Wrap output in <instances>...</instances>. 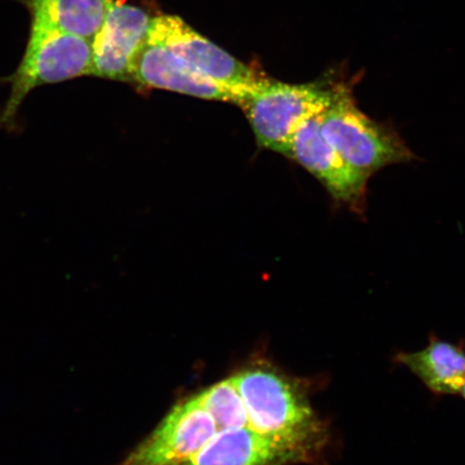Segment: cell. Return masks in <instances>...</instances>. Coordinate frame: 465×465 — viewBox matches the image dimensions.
Listing matches in <instances>:
<instances>
[{"label":"cell","mask_w":465,"mask_h":465,"mask_svg":"<svg viewBox=\"0 0 465 465\" xmlns=\"http://www.w3.org/2000/svg\"><path fill=\"white\" fill-rule=\"evenodd\" d=\"M320 114L302 122L290 139L286 156L315 176L335 201L361 213L370 177L354 170L325 141Z\"/></svg>","instance_id":"52a82bcc"},{"label":"cell","mask_w":465,"mask_h":465,"mask_svg":"<svg viewBox=\"0 0 465 465\" xmlns=\"http://www.w3.org/2000/svg\"><path fill=\"white\" fill-rule=\"evenodd\" d=\"M91 74V40L31 23L19 66L0 79L10 85L8 100L0 110V131L16 130L22 104L34 90Z\"/></svg>","instance_id":"7a4b0ae2"},{"label":"cell","mask_w":465,"mask_h":465,"mask_svg":"<svg viewBox=\"0 0 465 465\" xmlns=\"http://www.w3.org/2000/svg\"><path fill=\"white\" fill-rule=\"evenodd\" d=\"M298 457L277 441L250 428L217 430L183 465H289Z\"/></svg>","instance_id":"30bf717a"},{"label":"cell","mask_w":465,"mask_h":465,"mask_svg":"<svg viewBox=\"0 0 465 465\" xmlns=\"http://www.w3.org/2000/svg\"><path fill=\"white\" fill-rule=\"evenodd\" d=\"M148 40L166 46L197 72L230 90L240 104L262 74L219 48L182 17L161 15L150 23Z\"/></svg>","instance_id":"5b68a950"},{"label":"cell","mask_w":465,"mask_h":465,"mask_svg":"<svg viewBox=\"0 0 465 465\" xmlns=\"http://www.w3.org/2000/svg\"><path fill=\"white\" fill-rule=\"evenodd\" d=\"M217 430L213 417L194 395L174 406L122 465H183Z\"/></svg>","instance_id":"8992f818"},{"label":"cell","mask_w":465,"mask_h":465,"mask_svg":"<svg viewBox=\"0 0 465 465\" xmlns=\"http://www.w3.org/2000/svg\"><path fill=\"white\" fill-rule=\"evenodd\" d=\"M103 25L92 40V74L130 80L133 58L148 37L151 17L141 8L107 0Z\"/></svg>","instance_id":"ba28073f"},{"label":"cell","mask_w":465,"mask_h":465,"mask_svg":"<svg viewBox=\"0 0 465 465\" xmlns=\"http://www.w3.org/2000/svg\"><path fill=\"white\" fill-rule=\"evenodd\" d=\"M394 361L402 364L435 395H460L465 385V348L429 337L421 351L399 352Z\"/></svg>","instance_id":"8fae6325"},{"label":"cell","mask_w":465,"mask_h":465,"mask_svg":"<svg viewBox=\"0 0 465 465\" xmlns=\"http://www.w3.org/2000/svg\"><path fill=\"white\" fill-rule=\"evenodd\" d=\"M25 5L31 23L93 40L106 16L107 0H15Z\"/></svg>","instance_id":"7c38bea8"},{"label":"cell","mask_w":465,"mask_h":465,"mask_svg":"<svg viewBox=\"0 0 465 465\" xmlns=\"http://www.w3.org/2000/svg\"><path fill=\"white\" fill-rule=\"evenodd\" d=\"M320 130L349 165L370 178L383 167L415 158L397 132L358 108L348 84L320 114Z\"/></svg>","instance_id":"277c9868"},{"label":"cell","mask_w":465,"mask_h":465,"mask_svg":"<svg viewBox=\"0 0 465 465\" xmlns=\"http://www.w3.org/2000/svg\"><path fill=\"white\" fill-rule=\"evenodd\" d=\"M461 397L465 400V385L464 387L462 388V391L460 393Z\"/></svg>","instance_id":"5bb4252c"},{"label":"cell","mask_w":465,"mask_h":465,"mask_svg":"<svg viewBox=\"0 0 465 465\" xmlns=\"http://www.w3.org/2000/svg\"><path fill=\"white\" fill-rule=\"evenodd\" d=\"M346 85L331 77L291 84L262 74L240 106L261 147L286 155L290 139L302 122L323 113Z\"/></svg>","instance_id":"3957f363"},{"label":"cell","mask_w":465,"mask_h":465,"mask_svg":"<svg viewBox=\"0 0 465 465\" xmlns=\"http://www.w3.org/2000/svg\"><path fill=\"white\" fill-rule=\"evenodd\" d=\"M130 80L155 89L236 104V97L226 87L208 79L166 46L145 39L133 58Z\"/></svg>","instance_id":"9c48e42d"},{"label":"cell","mask_w":465,"mask_h":465,"mask_svg":"<svg viewBox=\"0 0 465 465\" xmlns=\"http://www.w3.org/2000/svg\"><path fill=\"white\" fill-rule=\"evenodd\" d=\"M196 397L203 410L213 417L218 430L250 428L245 404L232 377L214 383Z\"/></svg>","instance_id":"4fadbf2b"},{"label":"cell","mask_w":465,"mask_h":465,"mask_svg":"<svg viewBox=\"0 0 465 465\" xmlns=\"http://www.w3.org/2000/svg\"><path fill=\"white\" fill-rule=\"evenodd\" d=\"M232 378L245 404L250 429L286 447L300 463L324 460L331 430L313 409L311 381L290 376L266 361Z\"/></svg>","instance_id":"6da1fadb"}]
</instances>
